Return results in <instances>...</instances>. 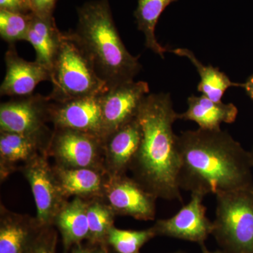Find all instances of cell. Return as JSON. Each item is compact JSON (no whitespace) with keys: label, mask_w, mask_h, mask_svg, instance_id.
Masks as SVG:
<instances>
[{"label":"cell","mask_w":253,"mask_h":253,"mask_svg":"<svg viewBox=\"0 0 253 253\" xmlns=\"http://www.w3.org/2000/svg\"><path fill=\"white\" fill-rule=\"evenodd\" d=\"M187 103L188 109L179 113V120L194 121L199 128L207 130H219L221 123L235 122L239 112L235 105L212 101L204 94L192 95L188 98Z\"/></svg>","instance_id":"obj_18"},{"label":"cell","mask_w":253,"mask_h":253,"mask_svg":"<svg viewBox=\"0 0 253 253\" xmlns=\"http://www.w3.org/2000/svg\"><path fill=\"white\" fill-rule=\"evenodd\" d=\"M53 89L49 99L63 102L78 98L99 96L109 89L69 32L63 40L51 70Z\"/></svg>","instance_id":"obj_4"},{"label":"cell","mask_w":253,"mask_h":253,"mask_svg":"<svg viewBox=\"0 0 253 253\" xmlns=\"http://www.w3.org/2000/svg\"><path fill=\"white\" fill-rule=\"evenodd\" d=\"M141 139V126L136 118L104 138L105 168L109 175H121L129 171Z\"/></svg>","instance_id":"obj_14"},{"label":"cell","mask_w":253,"mask_h":253,"mask_svg":"<svg viewBox=\"0 0 253 253\" xmlns=\"http://www.w3.org/2000/svg\"><path fill=\"white\" fill-rule=\"evenodd\" d=\"M242 87L244 88L247 94L253 100V74L243 84Z\"/></svg>","instance_id":"obj_31"},{"label":"cell","mask_w":253,"mask_h":253,"mask_svg":"<svg viewBox=\"0 0 253 253\" xmlns=\"http://www.w3.org/2000/svg\"><path fill=\"white\" fill-rule=\"evenodd\" d=\"M52 101L48 96L31 94L16 97L0 105V131L28 135H51L50 122Z\"/></svg>","instance_id":"obj_8"},{"label":"cell","mask_w":253,"mask_h":253,"mask_svg":"<svg viewBox=\"0 0 253 253\" xmlns=\"http://www.w3.org/2000/svg\"><path fill=\"white\" fill-rule=\"evenodd\" d=\"M180 189L209 194L253 189L251 153L226 131H182L178 136Z\"/></svg>","instance_id":"obj_1"},{"label":"cell","mask_w":253,"mask_h":253,"mask_svg":"<svg viewBox=\"0 0 253 253\" xmlns=\"http://www.w3.org/2000/svg\"><path fill=\"white\" fill-rule=\"evenodd\" d=\"M56 180L65 197L85 200L103 198L109 174L91 168H67L52 166Z\"/></svg>","instance_id":"obj_17"},{"label":"cell","mask_w":253,"mask_h":253,"mask_svg":"<svg viewBox=\"0 0 253 253\" xmlns=\"http://www.w3.org/2000/svg\"><path fill=\"white\" fill-rule=\"evenodd\" d=\"M48 158L47 154L41 153L19 168L31 186L36 219L44 227L54 226L56 217L68 201L60 189Z\"/></svg>","instance_id":"obj_7"},{"label":"cell","mask_w":253,"mask_h":253,"mask_svg":"<svg viewBox=\"0 0 253 253\" xmlns=\"http://www.w3.org/2000/svg\"><path fill=\"white\" fill-rule=\"evenodd\" d=\"M86 244L88 246V253H113L107 245H91L88 243Z\"/></svg>","instance_id":"obj_29"},{"label":"cell","mask_w":253,"mask_h":253,"mask_svg":"<svg viewBox=\"0 0 253 253\" xmlns=\"http://www.w3.org/2000/svg\"><path fill=\"white\" fill-rule=\"evenodd\" d=\"M31 13L42 18L52 17L57 0H28Z\"/></svg>","instance_id":"obj_27"},{"label":"cell","mask_w":253,"mask_h":253,"mask_svg":"<svg viewBox=\"0 0 253 253\" xmlns=\"http://www.w3.org/2000/svg\"><path fill=\"white\" fill-rule=\"evenodd\" d=\"M57 239L54 226H46L28 253H56Z\"/></svg>","instance_id":"obj_26"},{"label":"cell","mask_w":253,"mask_h":253,"mask_svg":"<svg viewBox=\"0 0 253 253\" xmlns=\"http://www.w3.org/2000/svg\"><path fill=\"white\" fill-rule=\"evenodd\" d=\"M33 13L11 12L0 9V36L9 44L26 41Z\"/></svg>","instance_id":"obj_25"},{"label":"cell","mask_w":253,"mask_h":253,"mask_svg":"<svg viewBox=\"0 0 253 253\" xmlns=\"http://www.w3.org/2000/svg\"><path fill=\"white\" fill-rule=\"evenodd\" d=\"M0 9L6 10L11 12L28 14L18 0H0Z\"/></svg>","instance_id":"obj_28"},{"label":"cell","mask_w":253,"mask_h":253,"mask_svg":"<svg viewBox=\"0 0 253 253\" xmlns=\"http://www.w3.org/2000/svg\"><path fill=\"white\" fill-rule=\"evenodd\" d=\"M4 61L6 75L0 86L1 96H28L33 94L41 82L51 81L49 70L37 61L31 62L20 57L14 44H9Z\"/></svg>","instance_id":"obj_13"},{"label":"cell","mask_w":253,"mask_h":253,"mask_svg":"<svg viewBox=\"0 0 253 253\" xmlns=\"http://www.w3.org/2000/svg\"><path fill=\"white\" fill-rule=\"evenodd\" d=\"M176 1L178 0H138L137 7L134 11L138 29L145 37V45L163 59L168 49L157 41L155 30L164 10Z\"/></svg>","instance_id":"obj_22"},{"label":"cell","mask_w":253,"mask_h":253,"mask_svg":"<svg viewBox=\"0 0 253 253\" xmlns=\"http://www.w3.org/2000/svg\"><path fill=\"white\" fill-rule=\"evenodd\" d=\"M101 95L63 102L52 101L50 122L54 128L74 129L104 139L106 131L100 101Z\"/></svg>","instance_id":"obj_12"},{"label":"cell","mask_w":253,"mask_h":253,"mask_svg":"<svg viewBox=\"0 0 253 253\" xmlns=\"http://www.w3.org/2000/svg\"><path fill=\"white\" fill-rule=\"evenodd\" d=\"M78 25L70 35L108 87L134 81L139 56L126 49L113 21L109 0H92L78 8Z\"/></svg>","instance_id":"obj_3"},{"label":"cell","mask_w":253,"mask_h":253,"mask_svg":"<svg viewBox=\"0 0 253 253\" xmlns=\"http://www.w3.org/2000/svg\"><path fill=\"white\" fill-rule=\"evenodd\" d=\"M205 195L191 193V200L173 217L158 219L152 226L156 236H167L205 245L212 234L213 222L206 215L207 208L203 204Z\"/></svg>","instance_id":"obj_10"},{"label":"cell","mask_w":253,"mask_h":253,"mask_svg":"<svg viewBox=\"0 0 253 253\" xmlns=\"http://www.w3.org/2000/svg\"><path fill=\"white\" fill-rule=\"evenodd\" d=\"M149 91L146 82L131 81L110 87L100 96L106 136L136 118Z\"/></svg>","instance_id":"obj_11"},{"label":"cell","mask_w":253,"mask_h":253,"mask_svg":"<svg viewBox=\"0 0 253 253\" xmlns=\"http://www.w3.org/2000/svg\"><path fill=\"white\" fill-rule=\"evenodd\" d=\"M212 235L226 253H253V189L216 194Z\"/></svg>","instance_id":"obj_5"},{"label":"cell","mask_w":253,"mask_h":253,"mask_svg":"<svg viewBox=\"0 0 253 253\" xmlns=\"http://www.w3.org/2000/svg\"><path fill=\"white\" fill-rule=\"evenodd\" d=\"M87 206L88 200L74 197L56 217L54 226L61 234L65 251L89 239Z\"/></svg>","instance_id":"obj_20"},{"label":"cell","mask_w":253,"mask_h":253,"mask_svg":"<svg viewBox=\"0 0 253 253\" xmlns=\"http://www.w3.org/2000/svg\"><path fill=\"white\" fill-rule=\"evenodd\" d=\"M156 236L152 226L144 230H125L113 226L106 244L113 253H140L141 248Z\"/></svg>","instance_id":"obj_24"},{"label":"cell","mask_w":253,"mask_h":253,"mask_svg":"<svg viewBox=\"0 0 253 253\" xmlns=\"http://www.w3.org/2000/svg\"><path fill=\"white\" fill-rule=\"evenodd\" d=\"M171 52L179 56H184L191 61L201 77L198 91L214 101H221L224 92L231 86H241L243 84L233 83L229 78L219 68L212 66H205L196 58L192 51L187 49L178 48L171 50Z\"/></svg>","instance_id":"obj_21"},{"label":"cell","mask_w":253,"mask_h":253,"mask_svg":"<svg viewBox=\"0 0 253 253\" xmlns=\"http://www.w3.org/2000/svg\"><path fill=\"white\" fill-rule=\"evenodd\" d=\"M65 251H66V253H88L87 244H77Z\"/></svg>","instance_id":"obj_30"},{"label":"cell","mask_w":253,"mask_h":253,"mask_svg":"<svg viewBox=\"0 0 253 253\" xmlns=\"http://www.w3.org/2000/svg\"><path fill=\"white\" fill-rule=\"evenodd\" d=\"M47 155L61 167L106 172L104 139L99 136L67 128H54Z\"/></svg>","instance_id":"obj_6"},{"label":"cell","mask_w":253,"mask_h":253,"mask_svg":"<svg viewBox=\"0 0 253 253\" xmlns=\"http://www.w3.org/2000/svg\"><path fill=\"white\" fill-rule=\"evenodd\" d=\"M251 158H252V163H253V149H252V151H251Z\"/></svg>","instance_id":"obj_34"},{"label":"cell","mask_w":253,"mask_h":253,"mask_svg":"<svg viewBox=\"0 0 253 253\" xmlns=\"http://www.w3.org/2000/svg\"><path fill=\"white\" fill-rule=\"evenodd\" d=\"M116 213L103 198L88 200L87 219L91 245L106 244V238L114 225Z\"/></svg>","instance_id":"obj_23"},{"label":"cell","mask_w":253,"mask_h":253,"mask_svg":"<svg viewBox=\"0 0 253 253\" xmlns=\"http://www.w3.org/2000/svg\"><path fill=\"white\" fill-rule=\"evenodd\" d=\"M63 40V32L58 29L54 16L42 18L33 14L26 41L36 53L37 62L51 72Z\"/></svg>","instance_id":"obj_19"},{"label":"cell","mask_w":253,"mask_h":253,"mask_svg":"<svg viewBox=\"0 0 253 253\" xmlns=\"http://www.w3.org/2000/svg\"><path fill=\"white\" fill-rule=\"evenodd\" d=\"M18 1L22 5L23 9L26 10V12H31V9H30L29 1H28V0H18Z\"/></svg>","instance_id":"obj_32"},{"label":"cell","mask_w":253,"mask_h":253,"mask_svg":"<svg viewBox=\"0 0 253 253\" xmlns=\"http://www.w3.org/2000/svg\"><path fill=\"white\" fill-rule=\"evenodd\" d=\"M141 129L131 163L132 177L158 199L182 202L178 178L180 155L173 124L179 120L169 94H148L136 116Z\"/></svg>","instance_id":"obj_2"},{"label":"cell","mask_w":253,"mask_h":253,"mask_svg":"<svg viewBox=\"0 0 253 253\" xmlns=\"http://www.w3.org/2000/svg\"><path fill=\"white\" fill-rule=\"evenodd\" d=\"M187 253L183 252V251H177V252H174V253Z\"/></svg>","instance_id":"obj_35"},{"label":"cell","mask_w":253,"mask_h":253,"mask_svg":"<svg viewBox=\"0 0 253 253\" xmlns=\"http://www.w3.org/2000/svg\"><path fill=\"white\" fill-rule=\"evenodd\" d=\"M103 199L116 215L137 220H154L158 198L133 177L126 174L108 176Z\"/></svg>","instance_id":"obj_9"},{"label":"cell","mask_w":253,"mask_h":253,"mask_svg":"<svg viewBox=\"0 0 253 253\" xmlns=\"http://www.w3.org/2000/svg\"><path fill=\"white\" fill-rule=\"evenodd\" d=\"M36 217L0 206V253H28L44 229Z\"/></svg>","instance_id":"obj_15"},{"label":"cell","mask_w":253,"mask_h":253,"mask_svg":"<svg viewBox=\"0 0 253 253\" xmlns=\"http://www.w3.org/2000/svg\"><path fill=\"white\" fill-rule=\"evenodd\" d=\"M201 253H226L224 252H220V251H215V252H211L209 250L207 249L205 245L204 246H201Z\"/></svg>","instance_id":"obj_33"},{"label":"cell","mask_w":253,"mask_h":253,"mask_svg":"<svg viewBox=\"0 0 253 253\" xmlns=\"http://www.w3.org/2000/svg\"><path fill=\"white\" fill-rule=\"evenodd\" d=\"M51 136L52 134L28 135L0 131L1 180H4L14 172L20 163H22L23 166L41 153L47 154Z\"/></svg>","instance_id":"obj_16"}]
</instances>
